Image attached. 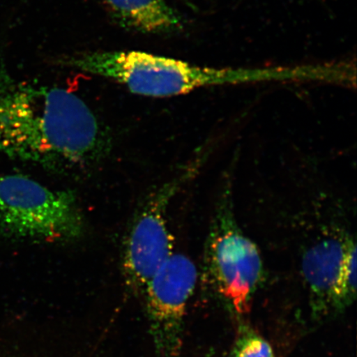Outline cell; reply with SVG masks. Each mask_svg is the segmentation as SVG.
<instances>
[{
	"instance_id": "obj_5",
	"label": "cell",
	"mask_w": 357,
	"mask_h": 357,
	"mask_svg": "<svg viewBox=\"0 0 357 357\" xmlns=\"http://www.w3.org/2000/svg\"><path fill=\"white\" fill-rule=\"evenodd\" d=\"M198 167V164L192 166L154 191L134 218L125 245L123 267L128 284L135 291L144 294L150 280L174 253L167 208L178 189Z\"/></svg>"
},
{
	"instance_id": "obj_6",
	"label": "cell",
	"mask_w": 357,
	"mask_h": 357,
	"mask_svg": "<svg viewBox=\"0 0 357 357\" xmlns=\"http://www.w3.org/2000/svg\"><path fill=\"white\" fill-rule=\"evenodd\" d=\"M198 271L182 254L173 253L150 280L144 293L151 340L162 357H178L187 307Z\"/></svg>"
},
{
	"instance_id": "obj_4",
	"label": "cell",
	"mask_w": 357,
	"mask_h": 357,
	"mask_svg": "<svg viewBox=\"0 0 357 357\" xmlns=\"http://www.w3.org/2000/svg\"><path fill=\"white\" fill-rule=\"evenodd\" d=\"M203 272L231 311L247 314L264 275V266L257 245L236 221L229 183L223 187L209 227Z\"/></svg>"
},
{
	"instance_id": "obj_1",
	"label": "cell",
	"mask_w": 357,
	"mask_h": 357,
	"mask_svg": "<svg viewBox=\"0 0 357 357\" xmlns=\"http://www.w3.org/2000/svg\"><path fill=\"white\" fill-rule=\"evenodd\" d=\"M105 139L95 114L74 93L0 82V153L8 158L66 172L100 159Z\"/></svg>"
},
{
	"instance_id": "obj_7",
	"label": "cell",
	"mask_w": 357,
	"mask_h": 357,
	"mask_svg": "<svg viewBox=\"0 0 357 357\" xmlns=\"http://www.w3.org/2000/svg\"><path fill=\"white\" fill-rule=\"evenodd\" d=\"M356 241L349 235L333 236L312 245L302 259V274L309 289L312 314L327 318L340 312L338 293L346 261Z\"/></svg>"
},
{
	"instance_id": "obj_3",
	"label": "cell",
	"mask_w": 357,
	"mask_h": 357,
	"mask_svg": "<svg viewBox=\"0 0 357 357\" xmlns=\"http://www.w3.org/2000/svg\"><path fill=\"white\" fill-rule=\"evenodd\" d=\"M84 231V218L73 192L0 174V238L61 243L79 239Z\"/></svg>"
},
{
	"instance_id": "obj_2",
	"label": "cell",
	"mask_w": 357,
	"mask_h": 357,
	"mask_svg": "<svg viewBox=\"0 0 357 357\" xmlns=\"http://www.w3.org/2000/svg\"><path fill=\"white\" fill-rule=\"evenodd\" d=\"M64 65L114 80L137 95L167 98L222 84L257 82L258 69H215L141 51L78 53Z\"/></svg>"
},
{
	"instance_id": "obj_9",
	"label": "cell",
	"mask_w": 357,
	"mask_h": 357,
	"mask_svg": "<svg viewBox=\"0 0 357 357\" xmlns=\"http://www.w3.org/2000/svg\"><path fill=\"white\" fill-rule=\"evenodd\" d=\"M231 357H275L266 339L251 330H243L236 339Z\"/></svg>"
},
{
	"instance_id": "obj_8",
	"label": "cell",
	"mask_w": 357,
	"mask_h": 357,
	"mask_svg": "<svg viewBox=\"0 0 357 357\" xmlns=\"http://www.w3.org/2000/svg\"><path fill=\"white\" fill-rule=\"evenodd\" d=\"M119 24L137 32L160 34L180 28L181 20L166 0H102Z\"/></svg>"
}]
</instances>
